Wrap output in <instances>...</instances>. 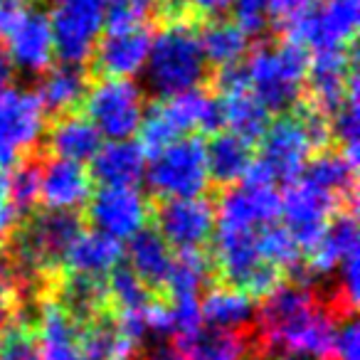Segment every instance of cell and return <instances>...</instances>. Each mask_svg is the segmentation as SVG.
I'll use <instances>...</instances> for the list:
<instances>
[{"mask_svg": "<svg viewBox=\"0 0 360 360\" xmlns=\"http://www.w3.org/2000/svg\"><path fill=\"white\" fill-rule=\"evenodd\" d=\"M266 3H269L271 20L281 22V27H284L286 22L294 20L296 15H301L304 11H309L316 0H266Z\"/></svg>", "mask_w": 360, "mask_h": 360, "instance_id": "obj_42", "label": "cell"}, {"mask_svg": "<svg viewBox=\"0 0 360 360\" xmlns=\"http://www.w3.org/2000/svg\"><path fill=\"white\" fill-rule=\"evenodd\" d=\"M200 319L202 326H207V328L242 333L257 319L255 299L247 296L245 291L220 284L207 291L205 299H200Z\"/></svg>", "mask_w": 360, "mask_h": 360, "instance_id": "obj_28", "label": "cell"}, {"mask_svg": "<svg viewBox=\"0 0 360 360\" xmlns=\"http://www.w3.org/2000/svg\"><path fill=\"white\" fill-rule=\"evenodd\" d=\"M18 215L11 202V186H8L6 170H0V240H8L18 230Z\"/></svg>", "mask_w": 360, "mask_h": 360, "instance_id": "obj_40", "label": "cell"}, {"mask_svg": "<svg viewBox=\"0 0 360 360\" xmlns=\"http://www.w3.org/2000/svg\"><path fill=\"white\" fill-rule=\"evenodd\" d=\"M188 13L193 18H205V20H212L220 13L230 11L235 6V0H186Z\"/></svg>", "mask_w": 360, "mask_h": 360, "instance_id": "obj_43", "label": "cell"}, {"mask_svg": "<svg viewBox=\"0 0 360 360\" xmlns=\"http://www.w3.org/2000/svg\"><path fill=\"white\" fill-rule=\"evenodd\" d=\"M330 355L335 360H360V333L353 319H345L340 328H335Z\"/></svg>", "mask_w": 360, "mask_h": 360, "instance_id": "obj_39", "label": "cell"}, {"mask_svg": "<svg viewBox=\"0 0 360 360\" xmlns=\"http://www.w3.org/2000/svg\"><path fill=\"white\" fill-rule=\"evenodd\" d=\"M86 212L99 235L121 242L146 230L153 210L136 188H101L89 198Z\"/></svg>", "mask_w": 360, "mask_h": 360, "instance_id": "obj_13", "label": "cell"}, {"mask_svg": "<svg viewBox=\"0 0 360 360\" xmlns=\"http://www.w3.org/2000/svg\"><path fill=\"white\" fill-rule=\"evenodd\" d=\"M45 136V109L35 91L8 86L0 91V170L18 165Z\"/></svg>", "mask_w": 360, "mask_h": 360, "instance_id": "obj_9", "label": "cell"}, {"mask_svg": "<svg viewBox=\"0 0 360 360\" xmlns=\"http://www.w3.org/2000/svg\"><path fill=\"white\" fill-rule=\"evenodd\" d=\"M0 360H40L35 330L22 321H13L0 333Z\"/></svg>", "mask_w": 360, "mask_h": 360, "instance_id": "obj_36", "label": "cell"}, {"mask_svg": "<svg viewBox=\"0 0 360 360\" xmlns=\"http://www.w3.org/2000/svg\"><path fill=\"white\" fill-rule=\"evenodd\" d=\"M121 259V245L109 237L99 235V232H82L77 242L70 247L62 266L70 269V274L79 276H94V279H104V274L119 266Z\"/></svg>", "mask_w": 360, "mask_h": 360, "instance_id": "obj_31", "label": "cell"}, {"mask_svg": "<svg viewBox=\"0 0 360 360\" xmlns=\"http://www.w3.org/2000/svg\"><path fill=\"white\" fill-rule=\"evenodd\" d=\"M11 186V202L18 220H27L40 202V163L37 158H25L18 163L15 173L8 178Z\"/></svg>", "mask_w": 360, "mask_h": 360, "instance_id": "obj_35", "label": "cell"}, {"mask_svg": "<svg viewBox=\"0 0 360 360\" xmlns=\"http://www.w3.org/2000/svg\"><path fill=\"white\" fill-rule=\"evenodd\" d=\"M235 22L247 37L262 35V32L269 30L271 13L269 3L266 0H235Z\"/></svg>", "mask_w": 360, "mask_h": 360, "instance_id": "obj_38", "label": "cell"}, {"mask_svg": "<svg viewBox=\"0 0 360 360\" xmlns=\"http://www.w3.org/2000/svg\"><path fill=\"white\" fill-rule=\"evenodd\" d=\"M91 198V175L84 165L52 158L40 168V200L47 210L75 212Z\"/></svg>", "mask_w": 360, "mask_h": 360, "instance_id": "obj_18", "label": "cell"}, {"mask_svg": "<svg viewBox=\"0 0 360 360\" xmlns=\"http://www.w3.org/2000/svg\"><path fill=\"white\" fill-rule=\"evenodd\" d=\"M306 84H309L306 86L309 89V106L319 109L326 116L333 114V109L345 99L350 86L358 84L353 47L314 52V57H309Z\"/></svg>", "mask_w": 360, "mask_h": 360, "instance_id": "obj_15", "label": "cell"}, {"mask_svg": "<svg viewBox=\"0 0 360 360\" xmlns=\"http://www.w3.org/2000/svg\"><path fill=\"white\" fill-rule=\"evenodd\" d=\"M343 210H350V207H345L333 195L306 183L304 178H296L281 198L279 215H284L286 232L294 237L301 252H309L321 240L328 222Z\"/></svg>", "mask_w": 360, "mask_h": 360, "instance_id": "obj_10", "label": "cell"}, {"mask_svg": "<svg viewBox=\"0 0 360 360\" xmlns=\"http://www.w3.org/2000/svg\"><path fill=\"white\" fill-rule=\"evenodd\" d=\"M212 271V262L200 252H178L173 257V269L165 281L170 301L200 299V289L205 286Z\"/></svg>", "mask_w": 360, "mask_h": 360, "instance_id": "obj_33", "label": "cell"}, {"mask_svg": "<svg viewBox=\"0 0 360 360\" xmlns=\"http://www.w3.org/2000/svg\"><path fill=\"white\" fill-rule=\"evenodd\" d=\"M309 72V50L296 42L259 45L245 65L247 89L269 114L296 109Z\"/></svg>", "mask_w": 360, "mask_h": 360, "instance_id": "obj_4", "label": "cell"}, {"mask_svg": "<svg viewBox=\"0 0 360 360\" xmlns=\"http://www.w3.org/2000/svg\"><path fill=\"white\" fill-rule=\"evenodd\" d=\"M276 360H316V358H301V355H279Z\"/></svg>", "mask_w": 360, "mask_h": 360, "instance_id": "obj_47", "label": "cell"}, {"mask_svg": "<svg viewBox=\"0 0 360 360\" xmlns=\"http://www.w3.org/2000/svg\"><path fill=\"white\" fill-rule=\"evenodd\" d=\"M358 255V225L353 210H343L328 222L321 240L309 250V264L304 269L328 276L338 271L348 257Z\"/></svg>", "mask_w": 360, "mask_h": 360, "instance_id": "obj_21", "label": "cell"}, {"mask_svg": "<svg viewBox=\"0 0 360 360\" xmlns=\"http://www.w3.org/2000/svg\"><path fill=\"white\" fill-rule=\"evenodd\" d=\"M173 250L155 230H141L129 240V269L148 286L150 291H163L173 269Z\"/></svg>", "mask_w": 360, "mask_h": 360, "instance_id": "obj_27", "label": "cell"}, {"mask_svg": "<svg viewBox=\"0 0 360 360\" xmlns=\"http://www.w3.org/2000/svg\"><path fill=\"white\" fill-rule=\"evenodd\" d=\"M20 304H22V289L18 284L8 255L0 252V333L15 321Z\"/></svg>", "mask_w": 360, "mask_h": 360, "instance_id": "obj_37", "label": "cell"}, {"mask_svg": "<svg viewBox=\"0 0 360 360\" xmlns=\"http://www.w3.org/2000/svg\"><path fill=\"white\" fill-rule=\"evenodd\" d=\"M109 291V306H114V316H126L143 311L158 296L129 269V266H116L111 271V279L106 281Z\"/></svg>", "mask_w": 360, "mask_h": 360, "instance_id": "obj_34", "label": "cell"}, {"mask_svg": "<svg viewBox=\"0 0 360 360\" xmlns=\"http://www.w3.org/2000/svg\"><path fill=\"white\" fill-rule=\"evenodd\" d=\"M205 163L212 183L232 188L247 180L252 165H255V150H252L250 141L240 139L230 131H222V134L212 136L210 143L205 146Z\"/></svg>", "mask_w": 360, "mask_h": 360, "instance_id": "obj_22", "label": "cell"}, {"mask_svg": "<svg viewBox=\"0 0 360 360\" xmlns=\"http://www.w3.org/2000/svg\"><path fill=\"white\" fill-rule=\"evenodd\" d=\"M148 360H186V358H183L178 350H158V353H153Z\"/></svg>", "mask_w": 360, "mask_h": 360, "instance_id": "obj_46", "label": "cell"}, {"mask_svg": "<svg viewBox=\"0 0 360 360\" xmlns=\"http://www.w3.org/2000/svg\"><path fill=\"white\" fill-rule=\"evenodd\" d=\"M355 165L358 160H350L343 150L323 148L306 163L299 178L350 207L355 202Z\"/></svg>", "mask_w": 360, "mask_h": 360, "instance_id": "obj_25", "label": "cell"}, {"mask_svg": "<svg viewBox=\"0 0 360 360\" xmlns=\"http://www.w3.org/2000/svg\"><path fill=\"white\" fill-rule=\"evenodd\" d=\"M104 13L84 11V8L55 6L50 15L52 47L62 65L82 67L91 60L99 35L104 30Z\"/></svg>", "mask_w": 360, "mask_h": 360, "instance_id": "obj_16", "label": "cell"}, {"mask_svg": "<svg viewBox=\"0 0 360 360\" xmlns=\"http://www.w3.org/2000/svg\"><path fill=\"white\" fill-rule=\"evenodd\" d=\"M84 109L96 134L109 141H129L139 134L146 114L143 91L131 79H101L89 86Z\"/></svg>", "mask_w": 360, "mask_h": 360, "instance_id": "obj_7", "label": "cell"}, {"mask_svg": "<svg viewBox=\"0 0 360 360\" xmlns=\"http://www.w3.org/2000/svg\"><path fill=\"white\" fill-rule=\"evenodd\" d=\"M79 348L86 360H134L139 340L114 319V314H101L99 319L79 326Z\"/></svg>", "mask_w": 360, "mask_h": 360, "instance_id": "obj_24", "label": "cell"}, {"mask_svg": "<svg viewBox=\"0 0 360 360\" xmlns=\"http://www.w3.org/2000/svg\"><path fill=\"white\" fill-rule=\"evenodd\" d=\"M32 8V0H0V40H6L8 32L22 20Z\"/></svg>", "mask_w": 360, "mask_h": 360, "instance_id": "obj_41", "label": "cell"}, {"mask_svg": "<svg viewBox=\"0 0 360 360\" xmlns=\"http://www.w3.org/2000/svg\"><path fill=\"white\" fill-rule=\"evenodd\" d=\"M178 353L186 360H250L252 340L237 330H220L200 326L193 333L175 338Z\"/></svg>", "mask_w": 360, "mask_h": 360, "instance_id": "obj_26", "label": "cell"}, {"mask_svg": "<svg viewBox=\"0 0 360 360\" xmlns=\"http://www.w3.org/2000/svg\"><path fill=\"white\" fill-rule=\"evenodd\" d=\"M358 0H316L309 11L284 25L289 42L304 50H345L353 47L358 30Z\"/></svg>", "mask_w": 360, "mask_h": 360, "instance_id": "obj_8", "label": "cell"}, {"mask_svg": "<svg viewBox=\"0 0 360 360\" xmlns=\"http://www.w3.org/2000/svg\"><path fill=\"white\" fill-rule=\"evenodd\" d=\"M146 22H106L94 47V72L104 79H131L143 72L150 50Z\"/></svg>", "mask_w": 360, "mask_h": 360, "instance_id": "obj_11", "label": "cell"}, {"mask_svg": "<svg viewBox=\"0 0 360 360\" xmlns=\"http://www.w3.org/2000/svg\"><path fill=\"white\" fill-rule=\"evenodd\" d=\"M146 79L153 94L160 99L200 89L207 79V62L200 50L198 30L193 18L163 20L160 30L150 37L148 60H146Z\"/></svg>", "mask_w": 360, "mask_h": 360, "instance_id": "obj_3", "label": "cell"}, {"mask_svg": "<svg viewBox=\"0 0 360 360\" xmlns=\"http://www.w3.org/2000/svg\"><path fill=\"white\" fill-rule=\"evenodd\" d=\"M86 91H89V77L84 67L60 65L40 77L35 96L45 111L55 116H67L75 114L77 106L84 104Z\"/></svg>", "mask_w": 360, "mask_h": 360, "instance_id": "obj_23", "label": "cell"}, {"mask_svg": "<svg viewBox=\"0 0 360 360\" xmlns=\"http://www.w3.org/2000/svg\"><path fill=\"white\" fill-rule=\"evenodd\" d=\"M281 210V195L274 186L262 180H242L240 186H232L222 193L220 210L215 220L220 227H237V230H262L274 225Z\"/></svg>", "mask_w": 360, "mask_h": 360, "instance_id": "obj_14", "label": "cell"}, {"mask_svg": "<svg viewBox=\"0 0 360 360\" xmlns=\"http://www.w3.org/2000/svg\"><path fill=\"white\" fill-rule=\"evenodd\" d=\"M150 217L165 245L178 252H200L215 232V207L205 198L163 200Z\"/></svg>", "mask_w": 360, "mask_h": 360, "instance_id": "obj_12", "label": "cell"}, {"mask_svg": "<svg viewBox=\"0 0 360 360\" xmlns=\"http://www.w3.org/2000/svg\"><path fill=\"white\" fill-rule=\"evenodd\" d=\"M217 104H220L222 126H227L230 134L240 136V139L250 141V143L259 141L271 124V114L255 99V94L247 86L220 91Z\"/></svg>", "mask_w": 360, "mask_h": 360, "instance_id": "obj_30", "label": "cell"}, {"mask_svg": "<svg viewBox=\"0 0 360 360\" xmlns=\"http://www.w3.org/2000/svg\"><path fill=\"white\" fill-rule=\"evenodd\" d=\"M148 188L163 200H188L202 198L210 186L205 163V146L198 136L173 141L153 153L143 173Z\"/></svg>", "mask_w": 360, "mask_h": 360, "instance_id": "obj_6", "label": "cell"}, {"mask_svg": "<svg viewBox=\"0 0 360 360\" xmlns=\"http://www.w3.org/2000/svg\"><path fill=\"white\" fill-rule=\"evenodd\" d=\"M259 340L281 355L316 358L330 355L335 335V316L326 304H319L309 284H279L264 296L259 314Z\"/></svg>", "mask_w": 360, "mask_h": 360, "instance_id": "obj_1", "label": "cell"}, {"mask_svg": "<svg viewBox=\"0 0 360 360\" xmlns=\"http://www.w3.org/2000/svg\"><path fill=\"white\" fill-rule=\"evenodd\" d=\"M330 139L328 116L306 104L304 109L286 114L269 124L262 136L259 160H255L250 175L262 183H294L316 150H323Z\"/></svg>", "mask_w": 360, "mask_h": 360, "instance_id": "obj_2", "label": "cell"}, {"mask_svg": "<svg viewBox=\"0 0 360 360\" xmlns=\"http://www.w3.org/2000/svg\"><path fill=\"white\" fill-rule=\"evenodd\" d=\"M8 57L13 67L30 75L50 70V62L55 57L52 47V30H50V15H45L37 8L22 15V20L8 32Z\"/></svg>", "mask_w": 360, "mask_h": 360, "instance_id": "obj_17", "label": "cell"}, {"mask_svg": "<svg viewBox=\"0 0 360 360\" xmlns=\"http://www.w3.org/2000/svg\"><path fill=\"white\" fill-rule=\"evenodd\" d=\"M47 148L62 160L84 165L101 148V136L82 114L57 116V121L47 131Z\"/></svg>", "mask_w": 360, "mask_h": 360, "instance_id": "obj_29", "label": "cell"}, {"mask_svg": "<svg viewBox=\"0 0 360 360\" xmlns=\"http://www.w3.org/2000/svg\"><path fill=\"white\" fill-rule=\"evenodd\" d=\"M32 330L40 360H86L79 348V326L57 304L52 294L42 296L37 326Z\"/></svg>", "mask_w": 360, "mask_h": 360, "instance_id": "obj_19", "label": "cell"}, {"mask_svg": "<svg viewBox=\"0 0 360 360\" xmlns=\"http://www.w3.org/2000/svg\"><path fill=\"white\" fill-rule=\"evenodd\" d=\"M146 173V153L134 141H109L91 158V180L104 188H136Z\"/></svg>", "mask_w": 360, "mask_h": 360, "instance_id": "obj_20", "label": "cell"}, {"mask_svg": "<svg viewBox=\"0 0 360 360\" xmlns=\"http://www.w3.org/2000/svg\"><path fill=\"white\" fill-rule=\"evenodd\" d=\"M153 8L163 20H175V18H193L188 13L186 0H153ZM195 20V18H193Z\"/></svg>", "mask_w": 360, "mask_h": 360, "instance_id": "obj_44", "label": "cell"}, {"mask_svg": "<svg viewBox=\"0 0 360 360\" xmlns=\"http://www.w3.org/2000/svg\"><path fill=\"white\" fill-rule=\"evenodd\" d=\"M212 269L220 271L225 286L245 291L252 299L271 294L281 284V271L262 257L259 230L217 225Z\"/></svg>", "mask_w": 360, "mask_h": 360, "instance_id": "obj_5", "label": "cell"}, {"mask_svg": "<svg viewBox=\"0 0 360 360\" xmlns=\"http://www.w3.org/2000/svg\"><path fill=\"white\" fill-rule=\"evenodd\" d=\"M13 72H15V67H13L11 57H8V52L0 47V91L8 89L13 82Z\"/></svg>", "mask_w": 360, "mask_h": 360, "instance_id": "obj_45", "label": "cell"}, {"mask_svg": "<svg viewBox=\"0 0 360 360\" xmlns=\"http://www.w3.org/2000/svg\"><path fill=\"white\" fill-rule=\"evenodd\" d=\"M198 40H200L205 62L215 65V70L240 65L242 57L247 55V47H250V37L232 20H222V18H212V20L202 22V27L198 30Z\"/></svg>", "mask_w": 360, "mask_h": 360, "instance_id": "obj_32", "label": "cell"}]
</instances>
